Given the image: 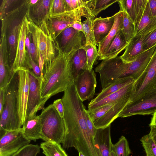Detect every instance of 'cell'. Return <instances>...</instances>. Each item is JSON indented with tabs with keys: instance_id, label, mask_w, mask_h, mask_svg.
<instances>
[{
	"instance_id": "cell-33",
	"label": "cell",
	"mask_w": 156,
	"mask_h": 156,
	"mask_svg": "<svg viewBox=\"0 0 156 156\" xmlns=\"http://www.w3.org/2000/svg\"><path fill=\"white\" fill-rule=\"evenodd\" d=\"M119 0H91V10L93 15L97 16L101 11L105 10Z\"/></svg>"
},
{
	"instance_id": "cell-28",
	"label": "cell",
	"mask_w": 156,
	"mask_h": 156,
	"mask_svg": "<svg viewBox=\"0 0 156 156\" xmlns=\"http://www.w3.org/2000/svg\"><path fill=\"white\" fill-rule=\"evenodd\" d=\"M30 142L23 135L0 147V156H11L23 147L29 144Z\"/></svg>"
},
{
	"instance_id": "cell-50",
	"label": "cell",
	"mask_w": 156,
	"mask_h": 156,
	"mask_svg": "<svg viewBox=\"0 0 156 156\" xmlns=\"http://www.w3.org/2000/svg\"><path fill=\"white\" fill-rule=\"evenodd\" d=\"M78 153H79V156H86L81 152H78Z\"/></svg>"
},
{
	"instance_id": "cell-46",
	"label": "cell",
	"mask_w": 156,
	"mask_h": 156,
	"mask_svg": "<svg viewBox=\"0 0 156 156\" xmlns=\"http://www.w3.org/2000/svg\"><path fill=\"white\" fill-rule=\"evenodd\" d=\"M150 130L149 135L152 138L156 145V126H150Z\"/></svg>"
},
{
	"instance_id": "cell-25",
	"label": "cell",
	"mask_w": 156,
	"mask_h": 156,
	"mask_svg": "<svg viewBox=\"0 0 156 156\" xmlns=\"http://www.w3.org/2000/svg\"><path fill=\"white\" fill-rule=\"evenodd\" d=\"M156 28V17L152 16L147 2L143 14L136 30L135 36L147 34Z\"/></svg>"
},
{
	"instance_id": "cell-3",
	"label": "cell",
	"mask_w": 156,
	"mask_h": 156,
	"mask_svg": "<svg viewBox=\"0 0 156 156\" xmlns=\"http://www.w3.org/2000/svg\"><path fill=\"white\" fill-rule=\"evenodd\" d=\"M27 18L32 42L42 54L44 65L47 64L52 61L59 52V43L49 32L44 20L37 23Z\"/></svg>"
},
{
	"instance_id": "cell-40",
	"label": "cell",
	"mask_w": 156,
	"mask_h": 156,
	"mask_svg": "<svg viewBox=\"0 0 156 156\" xmlns=\"http://www.w3.org/2000/svg\"><path fill=\"white\" fill-rule=\"evenodd\" d=\"M84 114L88 129L91 135L94 138L97 129L94 126L90 117L88 110L85 109L84 110Z\"/></svg>"
},
{
	"instance_id": "cell-1",
	"label": "cell",
	"mask_w": 156,
	"mask_h": 156,
	"mask_svg": "<svg viewBox=\"0 0 156 156\" xmlns=\"http://www.w3.org/2000/svg\"><path fill=\"white\" fill-rule=\"evenodd\" d=\"M71 52L66 53L60 48L52 61L44 65L41 95L45 103L51 97L65 91L74 83L71 68Z\"/></svg>"
},
{
	"instance_id": "cell-16",
	"label": "cell",
	"mask_w": 156,
	"mask_h": 156,
	"mask_svg": "<svg viewBox=\"0 0 156 156\" xmlns=\"http://www.w3.org/2000/svg\"><path fill=\"white\" fill-rule=\"evenodd\" d=\"M94 144L98 156H110L112 144L111 139V125L97 129L94 137Z\"/></svg>"
},
{
	"instance_id": "cell-7",
	"label": "cell",
	"mask_w": 156,
	"mask_h": 156,
	"mask_svg": "<svg viewBox=\"0 0 156 156\" xmlns=\"http://www.w3.org/2000/svg\"><path fill=\"white\" fill-rule=\"evenodd\" d=\"M127 98L115 103L105 105L97 108L88 110L90 117L97 129L106 127L116 118L129 102Z\"/></svg>"
},
{
	"instance_id": "cell-11",
	"label": "cell",
	"mask_w": 156,
	"mask_h": 156,
	"mask_svg": "<svg viewBox=\"0 0 156 156\" xmlns=\"http://www.w3.org/2000/svg\"><path fill=\"white\" fill-rule=\"evenodd\" d=\"M29 70L21 69L17 71L19 76L17 96L18 113L22 126L27 117L29 93Z\"/></svg>"
},
{
	"instance_id": "cell-5",
	"label": "cell",
	"mask_w": 156,
	"mask_h": 156,
	"mask_svg": "<svg viewBox=\"0 0 156 156\" xmlns=\"http://www.w3.org/2000/svg\"><path fill=\"white\" fill-rule=\"evenodd\" d=\"M156 95V47L145 70L133 83L129 102Z\"/></svg>"
},
{
	"instance_id": "cell-49",
	"label": "cell",
	"mask_w": 156,
	"mask_h": 156,
	"mask_svg": "<svg viewBox=\"0 0 156 156\" xmlns=\"http://www.w3.org/2000/svg\"><path fill=\"white\" fill-rule=\"evenodd\" d=\"M110 156H116L115 153L113 151H111L110 153Z\"/></svg>"
},
{
	"instance_id": "cell-20",
	"label": "cell",
	"mask_w": 156,
	"mask_h": 156,
	"mask_svg": "<svg viewBox=\"0 0 156 156\" xmlns=\"http://www.w3.org/2000/svg\"><path fill=\"white\" fill-rule=\"evenodd\" d=\"M147 34L135 36L130 40L124 53L120 56L124 62L129 63L133 61L145 51L143 48V40Z\"/></svg>"
},
{
	"instance_id": "cell-12",
	"label": "cell",
	"mask_w": 156,
	"mask_h": 156,
	"mask_svg": "<svg viewBox=\"0 0 156 156\" xmlns=\"http://www.w3.org/2000/svg\"><path fill=\"white\" fill-rule=\"evenodd\" d=\"M61 36L59 44L61 50L69 53L83 48L86 44V40L83 33L70 27L64 30Z\"/></svg>"
},
{
	"instance_id": "cell-47",
	"label": "cell",
	"mask_w": 156,
	"mask_h": 156,
	"mask_svg": "<svg viewBox=\"0 0 156 156\" xmlns=\"http://www.w3.org/2000/svg\"><path fill=\"white\" fill-rule=\"evenodd\" d=\"M31 37V35L30 31V32L27 35L25 40V46L27 48L29 47L30 43V39Z\"/></svg>"
},
{
	"instance_id": "cell-41",
	"label": "cell",
	"mask_w": 156,
	"mask_h": 156,
	"mask_svg": "<svg viewBox=\"0 0 156 156\" xmlns=\"http://www.w3.org/2000/svg\"><path fill=\"white\" fill-rule=\"evenodd\" d=\"M52 104L61 117L63 118L64 114V108L62 98L55 100Z\"/></svg>"
},
{
	"instance_id": "cell-24",
	"label": "cell",
	"mask_w": 156,
	"mask_h": 156,
	"mask_svg": "<svg viewBox=\"0 0 156 156\" xmlns=\"http://www.w3.org/2000/svg\"><path fill=\"white\" fill-rule=\"evenodd\" d=\"M71 61L72 73L75 81L79 75L87 69L86 52L83 47L71 52Z\"/></svg>"
},
{
	"instance_id": "cell-10",
	"label": "cell",
	"mask_w": 156,
	"mask_h": 156,
	"mask_svg": "<svg viewBox=\"0 0 156 156\" xmlns=\"http://www.w3.org/2000/svg\"><path fill=\"white\" fill-rule=\"evenodd\" d=\"M97 84L96 74L93 69H87L77 76L74 84L77 94L82 102L93 97Z\"/></svg>"
},
{
	"instance_id": "cell-18",
	"label": "cell",
	"mask_w": 156,
	"mask_h": 156,
	"mask_svg": "<svg viewBox=\"0 0 156 156\" xmlns=\"http://www.w3.org/2000/svg\"><path fill=\"white\" fill-rule=\"evenodd\" d=\"M51 0H39L34 5L30 4L27 0V17L33 22L40 23L49 15Z\"/></svg>"
},
{
	"instance_id": "cell-39",
	"label": "cell",
	"mask_w": 156,
	"mask_h": 156,
	"mask_svg": "<svg viewBox=\"0 0 156 156\" xmlns=\"http://www.w3.org/2000/svg\"><path fill=\"white\" fill-rule=\"evenodd\" d=\"M156 45V28L145 36L143 40V48L146 51Z\"/></svg>"
},
{
	"instance_id": "cell-15",
	"label": "cell",
	"mask_w": 156,
	"mask_h": 156,
	"mask_svg": "<svg viewBox=\"0 0 156 156\" xmlns=\"http://www.w3.org/2000/svg\"><path fill=\"white\" fill-rule=\"evenodd\" d=\"M148 0H119L120 11L126 12L134 23L135 31L144 11Z\"/></svg>"
},
{
	"instance_id": "cell-6",
	"label": "cell",
	"mask_w": 156,
	"mask_h": 156,
	"mask_svg": "<svg viewBox=\"0 0 156 156\" xmlns=\"http://www.w3.org/2000/svg\"><path fill=\"white\" fill-rule=\"evenodd\" d=\"M82 16L87 19L95 17L93 15L88 5L73 11H66L51 16L48 15L45 21L49 32L55 39L64 30L71 27L75 21L81 20Z\"/></svg>"
},
{
	"instance_id": "cell-29",
	"label": "cell",
	"mask_w": 156,
	"mask_h": 156,
	"mask_svg": "<svg viewBox=\"0 0 156 156\" xmlns=\"http://www.w3.org/2000/svg\"><path fill=\"white\" fill-rule=\"evenodd\" d=\"M40 147L46 156H68L59 144L50 141H44L40 144Z\"/></svg>"
},
{
	"instance_id": "cell-17",
	"label": "cell",
	"mask_w": 156,
	"mask_h": 156,
	"mask_svg": "<svg viewBox=\"0 0 156 156\" xmlns=\"http://www.w3.org/2000/svg\"><path fill=\"white\" fill-rule=\"evenodd\" d=\"M134 82L98 102L92 104L89 103L88 110H93L108 104L115 103L126 99H130Z\"/></svg>"
},
{
	"instance_id": "cell-22",
	"label": "cell",
	"mask_w": 156,
	"mask_h": 156,
	"mask_svg": "<svg viewBox=\"0 0 156 156\" xmlns=\"http://www.w3.org/2000/svg\"><path fill=\"white\" fill-rule=\"evenodd\" d=\"M128 43L127 42L122 30L118 32L108 46L104 54L98 59H109L117 56L122 51L125 49Z\"/></svg>"
},
{
	"instance_id": "cell-45",
	"label": "cell",
	"mask_w": 156,
	"mask_h": 156,
	"mask_svg": "<svg viewBox=\"0 0 156 156\" xmlns=\"http://www.w3.org/2000/svg\"><path fill=\"white\" fill-rule=\"evenodd\" d=\"M38 65L41 70L42 78V76L43 71L44 65V61L43 56L41 53L40 52H39V57L38 60Z\"/></svg>"
},
{
	"instance_id": "cell-34",
	"label": "cell",
	"mask_w": 156,
	"mask_h": 156,
	"mask_svg": "<svg viewBox=\"0 0 156 156\" xmlns=\"http://www.w3.org/2000/svg\"><path fill=\"white\" fill-rule=\"evenodd\" d=\"M140 140L146 156H156V145L149 134L143 136Z\"/></svg>"
},
{
	"instance_id": "cell-35",
	"label": "cell",
	"mask_w": 156,
	"mask_h": 156,
	"mask_svg": "<svg viewBox=\"0 0 156 156\" xmlns=\"http://www.w3.org/2000/svg\"><path fill=\"white\" fill-rule=\"evenodd\" d=\"M85 50L87 63V69H92L93 65L98 56L96 47L90 44H87L83 47Z\"/></svg>"
},
{
	"instance_id": "cell-44",
	"label": "cell",
	"mask_w": 156,
	"mask_h": 156,
	"mask_svg": "<svg viewBox=\"0 0 156 156\" xmlns=\"http://www.w3.org/2000/svg\"><path fill=\"white\" fill-rule=\"evenodd\" d=\"M71 27L77 30L81 31L83 33V30L81 20H77L75 21L72 25Z\"/></svg>"
},
{
	"instance_id": "cell-13",
	"label": "cell",
	"mask_w": 156,
	"mask_h": 156,
	"mask_svg": "<svg viewBox=\"0 0 156 156\" xmlns=\"http://www.w3.org/2000/svg\"><path fill=\"white\" fill-rule=\"evenodd\" d=\"M156 111V95L129 102L120 113L119 117L124 118L138 115H153Z\"/></svg>"
},
{
	"instance_id": "cell-26",
	"label": "cell",
	"mask_w": 156,
	"mask_h": 156,
	"mask_svg": "<svg viewBox=\"0 0 156 156\" xmlns=\"http://www.w3.org/2000/svg\"><path fill=\"white\" fill-rule=\"evenodd\" d=\"M134 81L133 78L131 77H125L119 78L116 80L109 86L102 89L97 96L92 99L89 104H92L98 102Z\"/></svg>"
},
{
	"instance_id": "cell-8",
	"label": "cell",
	"mask_w": 156,
	"mask_h": 156,
	"mask_svg": "<svg viewBox=\"0 0 156 156\" xmlns=\"http://www.w3.org/2000/svg\"><path fill=\"white\" fill-rule=\"evenodd\" d=\"M30 32L27 12L23 15L21 21L16 53L12 69L13 74L21 69L30 70L27 60V53L25 46L26 37Z\"/></svg>"
},
{
	"instance_id": "cell-2",
	"label": "cell",
	"mask_w": 156,
	"mask_h": 156,
	"mask_svg": "<svg viewBox=\"0 0 156 156\" xmlns=\"http://www.w3.org/2000/svg\"><path fill=\"white\" fill-rule=\"evenodd\" d=\"M19 82L17 72L14 73L5 90V103L0 115V137L7 131L21 128L18 113L17 93Z\"/></svg>"
},
{
	"instance_id": "cell-32",
	"label": "cell",
	"mask_w": 156,
	"mask_h": 156,
	"mask_svg": "<svg viewBox=\"0 0 156 156\" xmlns=\"http://www.w3.org/2000/svg\"><path fill=\"white\" fill-rule=\"evenodd\" d=\"M111 149L116 156H129L131 153L128 142L126 138L123 136L117 143L112 144Z\"/></svg>"
},
{
	"instance_id": "cell-38",
	"label": "cell",
	"mask_w": 156,
	"mask_h": 156,
	"mask_svg": "<svg viewBox=\"0 0 156 156\" xmlns=\"http://www.w3.org/2000/svg\"><path fill=\"white\" fill-rule=\"evenodd\" d=\"M67 11H73L88 4V0H64Z\"/></svg>"
},
{
	"instance_id": "cell-27",
	"label": "cell",
	"mask_w": 156,
	"mask_h": 156,
	"mask_svg": "<svg viewBox=\"0 0 156 156\" xmlns=\"http://www.w3.org/2000/svg\"><path fill=\"white\" fill-rule=\"evenodd\" d=\"M21 23V22L17 25H13L10 29L7 37L6 36L9 61L11 71L16 53Z\"/></svg>"
},
{
	"instance_id": "cell-48",
	"label": "cell",
	"mask_w": 156,
	"mask_h": 156,
	"mask_svg": "<svg viewBox=\"0 0 156 156\" xmlns=\"http://www.w3.org/2000/svg\"><path fill=\"white\" fill-rule=\"evenodd\" d=\"M149 126H156V111L153 114Z\"/></svg>"
},
{
	"instance_id": "cell-21",
	"label": "cell",
	"mask_w": 156,
	"mask_h": 156,
	"mask_svg": "<svg viewBox=\"0 0 156 156\" xmlns=\"http://www.w3.org/2000/svg\"><path fill=\"white\" fill-rule=\"evenodd\" d=\"M23 126V135L27 139L30 141L41 139V125L39 115L27 117Z\"/></svg>"
},
{
	"instance_id": "cell-23",
	"label": "cell",
	"mask_w": 156,
	"mask_h": 156,
	"mask_svg": "<svg viewBox=\"0 0 156 156\" xmlns=\"http://www.w3.org/2000/svg\"><path fill=\"white\" fill-rule=\"evenodd\" d=\"M113 25L106 37L100 44L98 49V56H101L119 30L122 29L123 20V11H119L114 15Z\"/></svg>"
},
{
	"instance_id": "cell-42",
	"label": "cell",
	"mask_w": 156,
	"mask_h": 156,
	"mask_svg": "<svg viewBox=\"0 0 156 156\" xmlns=\"http://www.w3.org/2000/svg\"><path fill=\"white\" fill-rule=\"evenodd\" d=\"M148 2L152 16L156 17V0H148Z\"/></svg>"
},
{
	"instance_id": "cell-37",
	"label": "cell",
	"mask_w": 156,
	"mask_h": 156,
	"mask_svg": "<svg viewBox=\"0 0 156 156\" xmlns=\"http://www.w3.org/2000/svg\"><path fill=\"white\" fill-rule=\"evenodd\" d=\"M66 11L64 0H51L48 16H51Z\"/></svg>"
},
{
	"instance_id": "cell-19",
	"label": "cell",
	"mask_w": 156,
	"mask_h": 156,
	"mask_svg": "<svg viewBox=\"0 0 156 156\" xmlns=\"http://www.w3.org/2000/svg\"><path fill=\"white\" fill-rule=\"evenodd\" d=\"M115 21L114 16L105 18L101 17L95 18L93 22V28L96 46L107 36L112 28Z\"/></svg>"
},
{
	"instance_id": "cell-30",
	"label": "cell",
	"mask_w": 156,
	"mask_h": 156,
	"mask_svg": "<svg viewBox=\"0 0 156 156\" xmlns=\"http://www.w3.org/2000/svg\"><path fill=\"white\" fill-rule=\"evenodd\" d=\"M123 11V20L122 29L126 41L128 43L135 36V29L134 23L128 14Z\"/></svg>"
},
{
	"instance_id": "cell-43",
	"label": "cell",
	"mask_w": 156,
	"mask_h": 156,
	"mask_svg": "<svg viewBox=\"0 0 156 156\" xmlns=\"http://www.w3.org/2000/svg\"><path fill=\"white\" fill-rule=\"evenodd\" d=\"M0 115L3 111L5 103V90L4 88L0 89Z\"/></svg>"
},
{
	"instance_id": "cell-31",
	"label": "cell",
	"mask_w": 156,
	"mask_h": 156,
	"mask_svg": "<svg viewBox=\"0 0 156 156\" xmlns=\"http://www.w3.org/2000/svg\"><path fill=\"white\" fill-rule=\"evenodd\" d=\"M95 17L93 16L82 22L83 33L85 35L86 44H90L96 47L93 28V22Z\"/></svg>"
},
{
	"instance_id": "cell-4",
	"label": "cell",
	"mask_w": 156,
	"mask_h": 156,
	"mask_svg": "<svg viewBox=\"0 0 156 156\" xmlns=\"http://www.w3.org/2000/svg\"><path fill=\"white\" fill-rule=\"evenodd\" d=\"M39 116L41 125V139L62 143L66 132L65 123L52 104L43 109Z\"/></svg>"
},
{
	"instance_id": "cell-14",
	"label": "cell",
	"mask_w": 156,
	"mask_h": 156,
	"mask_svg": "<svg viewBox=\"0 0 156 156\" xmlns=\"http://www.w3.org/2000/svg\"><path fill=\"white\" fill-rule=\"evenodd\" d=\"M7 48L6 36L3 34L0 40V89L6 87L14 75L9 64Z\"/></svg>"
},
{
	"instance_id": "cell-36",
	"label": "cell",
	"mask_w": 156,
	"mask_h": 156,
	"mask_svg": "<svg viewBox=\"0 0 156 156\" xmlns=\"http://www.w3.org/2000/svg\"><path fill=\"white\" fill-rule=\"evenodd\" d=\"M38 145L29 144L22 147L11 156H37L40 151Z\"/></svg>"
},
{
	"instance_id": "cell-9",
	"label": "cell",
	"mask_w": 156,
	"mask_h": 156,
	"mask_svg": "<svg viewBox=\"0 0 156 156\" xmlns=\"http://www.w3.org/2000/svg\"><path fill=\"white\" fill-rule=\"evenodd\" d=\"M28 73L29 93L27 117L36 115L38 111L44 108L45 103L41 95V78L37 76L31 70L28 71Z\"/></svg>"
}]
</instances>
